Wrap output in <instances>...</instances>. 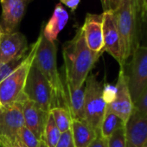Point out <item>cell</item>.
Here are the masks:
<instances>
[{
  "mask_svg": "<svg viewBox=\"0 0 147 147\" xmlns=\"http://www.w3.org/2000/svg\"><path fill=\"white\" fill-rule=\"evenodd\" d=\"M66 88H78L84 86L89 73L101 55L89 49L82 27L76 30L75 36L62 47Z\"/></svg>",
  "mask_w": 147,
  "mask_h": 147,
  "instance_id": "6da1fadb",
  "label": "cell"
},
{
  "mask_svg": "<svg viewBox=\"0 0 147 147\" xmlns=\"http://www.w3.org/2000/svg\"><path fill=\"white\" fill-rule=\"evenodd\" d=\"M39 38L40 42L36 52L33 65L42 73L52 89L54 107H61L67 109L66 87L57 68L56 44L55 41H50L44 36L42 27L39 34Z\"/></svg>",
  "mask_w": 147,
  "mask_h": 147,
  "instance_id": "7a4b0ae2",
  "label": "cell"
},
{
  "mask_svg": "<svg viewBox=\"0 0 147 147\" xmlns=\"http://www.w3.org/2000/svg\"><path fill=\"white\" fill-rule=\"evenodd\" d=\"M114 13L121 41L122 59L125 65L135 49L140 46L143 24L140 0H124L120 7Z\"/></svg>",
  "mask_w": 147,
  "mask_h": 147,
  "instance_id": "3957f363",
  "label": "cell"
},
{
  "mask_svg": "<svg viewBox=\"0 0 147 147\" xmlns=\"http://www.w3.org/2000/svg\"><path fill=\"white\" fill-rule=\"evenodd\" d=\"M39 42L40 38L38 36L36 41L30 46L27 55L21 65L7 78L0 82V101L2 107L10 106L25 95L24 94V86Z\"/></svg>",
  "mask_w": 147,
  "mask_h": 147,
  "instance_id": "277c9868",
  "label": "cell"
},
{
  "mask_svg": "<svg viewBox=\"0 0 147 147\" xmlns=\"http://www.w3.org/2000/svg\"><path fill=\"white\" fill-rule=\"evenodd\" d=\"M104 87L94 75L88 76L85 82L84 119L98 136L100 135V125L107 105L104 95Z\"/></svg>",
  "mask_w": 147,
  "mask_h": 147,
  "instance_id": "5b68a950",
  "label": "cell"
},
{
  "mask_svg": "<svg viewBox=\"0 0 147 147\" xmlns=\"http://www.w3.org/2000/svg\"><path fill=\"white\" fill-rule=\"evenodd\" d=\"M124 71L125 82L133 103L147 88V46L135 49L129 62L120 67Z\"/></svg>",
  "mask_w": 147,
  "mask_h": 147,
  "instance_id": "8992f818",
  "label": "cell"
},
{
  "mask_svg": "<svg viewBox=\"0 0 147 147\" xmlns=\"http://www.w3.org/2000/svg\"><path fill=\"white\" fill-rule=\"evenodd\" d=\"M24 94L28 100L35 102L46 112L49 113L54 107L52 89L45 77L33 63L28 74Z\"/></svg>",
  "mask_w": 147,
  "mask_h": 147,
  "instance_id": "52a82bcc",
  "label": "cell"
},
{
  "mask_svg": "<svg viewBox=\"0 0 147 147\" xmlns=\"http://www.w3.org/2000/svg\"><path fill=\"white\" fill-rule=\"evenodd\" d=\"M25 100L24 95L17 102L0 108V142H13L18 138V133L24 126L23 103Z\"/></svg>",
  "mask_w": 147,
  "mask_h": 147,
  "instance_id": "ba28073f",
  "label": "cell"
},
{
  "mask_svg": "<svg viewBox=\"0 0 147 147\" xmlns=\"http://www.w3.org/2000/svg\"><path fill=\"white\" fill-rule=\"evenodd\" d=\"M133 110V101L125 82L124 71L120 68L115 85V94L113 100L107 105V111L119 116L125 124L131 116Z\"/></svg>",
  "mask_w": 147,
  "mask_h": 147,
  "instance_id": "9c48e42d",
  "label": "cell"
},
{
  "mask_svg": "<svg viewBox=\"0 0 147 147\" xmlns=\"http://www.w3.org/2000/svg\"><path fill=\"white\" fill-rule=\"evenodd\" d=\"M34 0H0L2 7L1 27L3 33L18 31L29 5Z\"/></svg>",
  "mask_w": 147,
  "mask_h": 147,
  "instance_id": "30bf717a",
  "label": "cell"
},
{
  "mask_svg": "<svg viewBox=\"0 0 147 147\" xmlns=\"http://www.w3.org/2000/svg\"><path fill=\"white\" fill-rule=\"evenodd\" d=\"M103 42L104 51L112 55L119 64L124 66L122 59V47L118 30L115 13L112 11H103Z\"/></svg>",
  "mask_w": 147,
  "mask_h": 147,
  "instance_id": "8fae6325",
  "label": "cell"
},
{
  "mask_svg": "<svg viewBox=\"0 0 147 147\" xmlns=\"http://www.w3.org/2000/svg\"><path fill=\"white\" fill-rule=\"evenodd\" d=\"M29 48L27 39L21 32L2 33L0 36V65L26 55Z\"/></svg>",
  "mask_w": 147,
  "mask_h": 147,
  "instance_id": "7c38bea8",
  "label": "cell"
},
{
  "mask_svg": "<svg viewBox=\"0 0 147 147\" xmlns=\"http://www.w3.org/2000/svg\"><path fill=\"white\" fill-rule=\"evenodd\" d=\"M82 27L89 49L96 54L101 55L104 52L103 14L88 13Z\"/></svg>",
  "mask_w": 147,
  "mask_h": 147,
  "instance_id": "4fadbf2b",
  "label": "cell"
},
{
  "mask_svg": "<svg viewBox=\"0 0 147 147\" xmlns=\"http://www.w3.org/2000/svg\"><path fill=\"white\" fill-rule=\"evenodd\" d=\"M23 115L24 126L31 131L39 140H42L49 113L27 99L23 103Z\"/></svg>",
  "mask_w": 147,
  "mask_h": 147,
  "instance_id": "5bb4252c",
  "label": "cell"
},
{
  "mask_svg": "<svg viewBox=\"0 0 147 147\" xmlns=\"http://www.w3.org/2000/svg\"><path fill=\"white\" fill-rule=\"evenodd\" d=\"M126 147H144L147 142V118L132 113L125 125Z\"/></svg>",
  "mask_w": 147,
  "mask_h": 147,
  "instance_id": "9a60e30c",
  "label": "cell"
},
{
  "mask_svg": "<svg viewBox=\"0 0 147 147\" xmlns=\"http://www.w3.org/2000/svg\"><path fill=\"white\" fill-rule=\"evenodd\" d=\"M68 18V13L63 5L61 3L56 4L52 17L46 24V25L42 27L44 36L50 41H55L60 32L66 26Z\"/></svg>",
  "mask_w": 147,
  "mask_h": 147,
  "instance_id": "2e32d148",
  "label": "cell"
},
{
  "mask_svg": "<svg viewBox=\"0 0 147 147\" xmlns=\"http://www.w3.org/2000/svg\"><path fill=\"white\" fill-rule=\"evenodd\" d=\"M70 130L76 147H88L98 137L85 119H73Z\"/></svg>",
  "mask_w": 147,
  "mask_h": 147,
  "instance_id": "e0dca14e",
  "label": "cell"
},
{
  "mask_svg": "<svg viewBox=\"0 0 147 147\" xmlns=\"http://www.w3.org/2000/svg\"><path fill=\"white\" fill-rule=\"evenodd\" d=\"M67 109L73 119H84V86L78 88H66Z\"/></svg>",
  "mask_w": 147,
  "mask_h": 147,
  "instance_id": "ac0fdd59",
  "label": "cell"
},
{
  "mask_svg": "<svg viewBox=\"0 0 147 147\" xmlns=\"http://www.w3.org/2000/svg\"><path fill=\"white\" fill-rule=\"evenodd\" d=\"M125 122L116 114L106 111L105 116L101 122L100 133V136L108 138L115 131L125 126Z\"/></svg>",
  "mask_w": 147,
  "mask_h": 147,
  "instance_id": "d6986e66",
  "label": "cell"
},
{
  "mask_svg": "<svg viewBox=\"0 0 147 147\" xmlns=\"http://www.w3.org/2000/svg\"><path fill=\"white\" fill-rule=\"evenodd\" d=\"M49 113L51 114L61 133H63L71 129L73 118L67 109L61 107H53L49 111Z\"/></svg>",
  "mask_w": 147,
  "mask_h": 147,
  "instance_id": "ffe728a7",
  "label": "cell"
},
{
  "mask_svg": "<svg viewBox=\"0 0 147 147\" xmlns=\"http://www.w3.org/2000/svg\"><path fill=\"white\" fill-rule=\"evenodd\" d=\"M61 135V131H59L51 114L49 113L42 140L44 141L47 147H55L59 142Z\"/></svg>",
  "mask_w": 147,
  "mask_h": 147,
  "instance_id": "44dd1931",
  "label": "cell"
},
{
  "mask_svg": "<svg viewBox=\"0 0 147 147\" xmlns=\"http://www.w3.org/2000/svg\"><path fill=\"white\" fill-rule=\"evenodd\" d=\"M28 53V52H27ZM27 54L18 56L5 64L0 65V82H3L5 78H7L11 74H12L24 61Z\"/></svg>",
  "mask_w": 147,
  "mask_h": 147,
  "instance_id": "7402d4cb",
  "label": "cell"
},
{
  "mask_svg": "<svg viewBox=\"0 0 147 147\" xmlns=\"http://www.w3.org/2000/svg\"><path fill=\"white\" fill-rule=\"evenodd\" d=\"M18 139L26 147H38L41 142V140H39L36 135L25 126L20 130L18 133Z\"/></svg>",
  "mask_w": 147,
  "mask_h": 147,
  "instance_id": "603a6c76",
  "label": "cell"
},
{
  "mask_svg": "<svg viewBox=\"0 0 147 147\" xmlns=\"http://www.w3.org/2000/svg\"><path fill=\"white\" fill-rule=\"evenodd\" d=\"M108 147H126L125 126L115 131L107 138Z\"/></svg>",
  "mask_w": 147,
  "mask_h": 147,
  "instance_id": "cb8c5ba5",
  "label": "cell"
},
{
  "mask_svg": "<svg viewBox=\"0 0 147 147\" xmlns=\"http://www.w3.org/2000/svg\"><path fill=\"white\" fill-rule=\"evenodd\" d=\"M133 113L142 118H147V88L142 92L138 100L133 103Z\"/></svg>",
  "mask_w": 147,
  "mask_h": 147,
  "instance_id": "d4e9b609",
  "label": "cell"
},
{
  "mask_svg": "<svg viewBox=\"0 0 147 147\" xmlns=\"http://www.w3.org/2000/svg\"><path fill=\"white\" fill-rule=\"evenodd\" d=\"M55 147H76L75 144H74V141H73L71 130H68V131L61 133L59 142Z\"/></svg>",
  "mask_w": 147,
  "mask_h": 147,
  "instance_id": "484cf974",
  "label": "cell"
},
{
  "mask_svg": "<svg viewBox=\"0 0 147 147\" xmlns=\"http://www.w3.org/2000/svg\"><path fill=\"white\" fill-rule=\"evenodd\" d=\"M88 147H108L107 146V138L100 135Z\"/></svg>",
  "mask_w": 147,
  "mask_h": 147,
  "instance_id": "4316f807",
  "label": "cell"
},
{
  "mask_svg": "<svg viewBox=\"0 0 147 147\" xmlns=\"http://www.w3.org/2000/svg\"><path fill=\"white\" fill-rule=\"evenodd\" d=\"M60 1L61 5H66L72 11H75L77 9L81 0H60Z\"/></svg>",
  "mask_w": 147,
  "mask_h": 147,
  "instance_id": "83f0119b",
  "label": "cell"
},
{
  "mask_svg": "<svg viewBox=\"0 0 147 147\" xmlns=\"http://www.w3.org/2000/svg\"><path fill=\"white\" fill-rule=\"evenodd\" d=\"M0 147H26L18 138L13 142L2 141L0 142Z\"/></svg>",
  "mask_w": 147,
  "mask_h": 147,
  "instance_id": "f1b7e54d",
  "label": "cell"
},
{
  "mask_svg": "<svg viewBox=\"0 0 147 147\" xmlns=\"http://www.w3.org/2000/svg\"><path fill=\"white\" fill-rule=\"evenodd\" d=\"M124 0H108V9L112 11H116L120 5H122Z\"/></svg>",
  "mask_w": 147,
  "mask_h": 147,
  "instance_id": "f546056e",
  "label": "cell"
},
{
  "mask_svg": "<svg viewBox=\"0 0 147 147\" xmlns=\"http://www.w3.org/2000/svg\"><path fill=\"white\" fill-rule=\"evenodd\" d=\"M141 3V11H142V18L143 23L147 16V0H140Z\"/></svg>",
  "mask_w": 147,
  "mask_h": 147,
  "instance_id": "4dcf8cb0",
  "label": "cell"
},
{
  "mask_svg": "<svg viewBox=\"0 0 147 147\" xmlns=\"http://www.w3.org/2000/svg\"><path fill=\"white\" fill-rule=\"evenodd\" d=\"M100 3H101V5H102L103 11H109V9H108V0H100Z\"/></svg>",
  "mask_w": 147,
  "mask_h": 147,
  "instance_id": "1f68e13d",
  "label": "cell"
},
{
  "mask_svg": "<svg viewBox=\"0 0 147 147\" xmlns=\"http://www.w3.org/2000/svg\"><path fill=\"white\" fill-rule=\"evenodd\" d=\"M38 147H47V145H46V144L44 143V141H43V140H41L40 144H39V146H38Z\"/></svg>",
  "mask_w": 147,
  "mask_h": 147,
  "instance_id": "d6a6232c",
  "label": "cell"
},
{
  "mask_svg": "<svg viewBox=\"0 0 147 147\" xmlns=\"http://www.w3.org/2000/svg\"><path fill=\"white\" fill-rule=\"evenodd\" d=\"M2 30H1V27H0V36H1V35H2Z\"/></svg>",
  "mask_w": 147,
  "mask_h": 147,
  "instance_id": "836d02e7",
  "label": "cell"
},
{
  "mask_svg": "<svg viewBox=\"0 0 147 147\" xmlns=\"http://www.w3.org/2000/svg\"><path fill=\"white\" fill-rule=\"evenodd\" d=\"M144 23H146V24H147V16H146V18H145V19H144Z\"/></svg>",
  "mask_w": 147,
  "mask_h": 147,
  "instance_id": "e575fe53",
  "label": "cell"
},
{
  "mask_svg": "<svg viewBox=\"0 0 147 147\" xmlns=\"http://www.w3.org/2000/svg\"><path fill=\"white\" fill-rule=\"evenodd\" d=\"M2 107V105H1V101H0V108Z\"/></svg>",
  "mask_w": 147,
  "mask_h": 147,
  "instance_id": "d590c367",
  "label": "cell"
},
{
  "mask_svg": "<svg viewBox=\"0 0 147 147\" xmlns=\"http://www.w3.org/2000/svg\"><path fill=\"white\" fill-rule=\"evenodd\" d=\"M144 147H147V142H146V144H145V145H144Z\"/></svg>",
  "mask_w": 147,
  "mask_h": 147,
  "instance_id": "8d00e7d4",
  "label": "cell"
}]
</instances>
